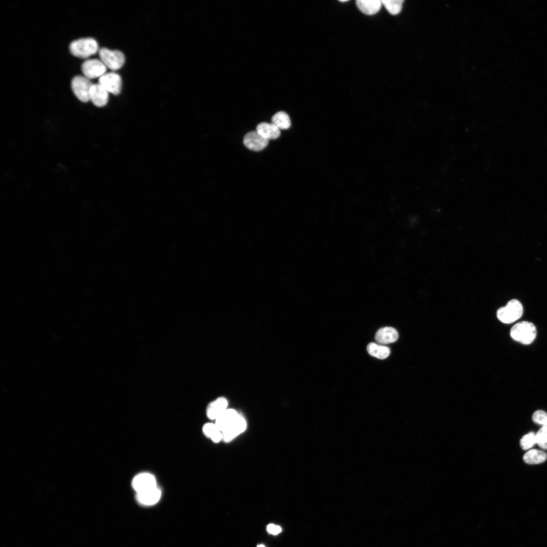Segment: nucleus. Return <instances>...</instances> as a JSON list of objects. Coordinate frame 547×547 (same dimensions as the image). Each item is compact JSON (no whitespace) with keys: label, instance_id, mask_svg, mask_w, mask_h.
<instances>
[{"label":"nucleus","instance_id":"393cba45","mask_svg":"<svg viewBox=\"0 0 547 547\" xmlns=\"http://www.w3.org/2000/svg\"><path fill=\"white\" fill-rule=\"evenodd\" d=\"M533 421L542 426H547V413L542 410H538L532 415Z\"/></svg>","mask_w":547,"mask_h":547},{"label":"nucleus","instance_id":"aec40b11","mask_svg":"<svg viewBox=\"0 0 547 547\" xmlns=\"http://www.w3.org/2000/svg\"><path fill=\"white\" fill-rule=\"evenodd\" d=\"M271 123L280 130L288 129L291 126V121L287 113L284 111L276 113L271 119Z\"/></svg>","mask_w":547,"mask_h":547},{"label":"nucleus","instance_id":"ddd939ff","mask_svg":"<svg viewBox=\"0 0 547 547\" xmlns=\"http://www.w3.org/2000/svg\"><path fill=\"white\" fill-rule=\"evenodd\" d=\"M399 338L397 331L394 328L385 327L380 328L376 332L375 339L382 344H386L396 341Z\"/></svg>","mask_w":547,"mask_h":547},{"label":"nucleus","instance_id":"f257e3e1","mask_svg":"<svg viewBox=\"0 0 547 547\" xmlns=\"http://www.w3.org/2000/svg\"><path fill=\"white\" fill-rule=\"evenodd\" d=\"M69 48L73 56L81 58H87L100 50L98 43L92 37L74 40L70 44Z\"/></svg>","mask_w":547,"mask_h":547},{"label":"nucleus","instance_id":"f8f14e48","mask_svg":"<svg viewBox=\"0 0 547 547\" xmlns=\"http://www.w3.org/2000/svg\"><path fill=\"white\" fill-rule=\"evenodd\" d=\"M246 427L244 418L240 415L237 419L222 434V439L228 442L240 433L244 432Z\"/></svg>","mask_w":547,"mask_h":547},{"label":"nucleus","instance_id":"1a4fd4ad","mask_svg":"<svg viewBox=\"0 0 547 547\" xmlns=\"http://www.w3.org/2000/svg\"><path fill=\"white\" fill-rule=\"evenodd\" d=\"M243 143L250 150L259 151L267 146L268 140L262 137L255 131L248 132L244 136Z\"/></svg>","mask_w":547,"mask_h":547},{"label":"nucleus","instance_id":"f3484780","mask_svg":"<svg viewBox=\"0 0 547 547\" xmlns=\"http://www.w3.org/2000/svg\"><path fill=\"white\" fill-rule=\"evenodd\" d=\"M227 401L224 398H219L211 403L207 409V415L211 419H216L226 409Z\"/></svg>","mask_w":547,"mask_h":547},{"label":"nucleus","instance_id":"b1692460","mask_svg":"<svg viewBox=\"0 0 547 547\" xmlns=\"http://www.w3.org/2000/svg\"><path fill=\"white\" fill-rule=\"evenodd\" d=\"M536 443L543 449L547 450V426H542L535 436Z\"/></svg>","mask_w":547,"mask_h":547},{"label":"nucleus","instance_id":"412c9836","mask_svg":"<svg viewBox=\"0 0 547 547\" xmlns=\"http://www.w3.org/2000/svg\"><path fill=\"white\" fill-rule=\"evenodd\" d=\"M203 431L207 437L214 442H218L222 439V434L215 424L209 423L205 424Z\"/></svg>","mask_w":547,"mask_h":547},{"label":"nucleus","instance_id":"a211bd4d","mask_svg":"<svg viewBox=\"0 0 547 547\" xmlns=\"http://www.w3.org/2000/svg\"><path fill=\"white\" fill-rule=\"evenodd\" d=\"M523 459L528 464H540L546 460L547 454L542 450L531 449L524 454Z\"/></svg>","mask_w":547,"mask_h":547},{"label":"nucleus","instance_id":"20e7f679","mask_svg":"<svg viewBox=\"0 0 547 547\" xmlns=\"http://www.w3.org/2000/svg\"><path fill=\"white\" fill-rule=\"evenodd\" d=\"M100 59L107 68L112 70H116L121 68L125 61L124 54L118 50H111L106 48L100 49L99 52Z\"/></svg>","mask_w":547,"mask_h":547},{"label":"nucleus","instance_id":"4be33fe9","mask_svg":"<svg viewBox=\"0 0 547 547\" xmlns=\"http://www.w3.org/2000/svg\"><path fill=\"white\" fill-rule=\"evenodd\" d=\"M382 5L391 15L399 14L402 8L403 0H382Z\"/></svg>","mask_w":547,"mask_h":547},{"label":"nucleus","instance_id":"0eeeda50","mask_svg":"<svg viewBox=\"0 0 547 547\" xmlns=\"http://www.w3.org/2000/svg\"><path fill=\"white\" fill-rule=\"evenodd\" d=\"M98 83L109 93L117 95L120 93L122 82L119 74L111 72L105 73L99 78Z\"/></svg>","mask_w":547,"mask_h":547},{"label":"nucleus","instance_id":"7ed1b4c3","mask_svg":"<svg viewBox=\"0 0 547 547\" xmlns=\"http://www.w3.org/2000/svg\"><path fill=\"white\" fill-rule=\"evenodd\" d=\"M523 313L521 303L517 299L510 300L504 306L499 308L496 312L498 320L505 324H511L519 319Z\"/></svg>","mask_w":547,"mask_h":547},{"label":"nucleus","instance_id":"6ab92c4d","mask_svg":"<svg viewBox=\"0 0 547 547\" xmlns=\"http://www.w3.org/2000/svg\"><path fill=\"white\" fill-rule=\"evenodd\" d=\"M367 350L369 355L379 359H385L390 354L389 347L374 342L368 344Z\"/></svg>","mask_w":547,"mask_h":547},{"label":"nucleus","instance_id":"9d476101","mask_svg":"<svg viewBox=\"0 0 547 547\" xmlns=\"http://www.w3.org/2000/svg\"><path fill=\"white\" fill-rule=\"evenodd\" d=\"M109 92L100 84H93L90 91V100L97 107L105 106L108 101Z\"/></svg>","mask_w":547,"mask_h":547},{"label":"nucleus","instance_id":"423d86ee","mask_svg":"<svg viewBox=\"0 0 547 547\" xmlns=\"http://www.w3.org/2000/svg\"><path fill=\"white\" fill-rule=\"evenodd\" d=\"M107 67L100 59H90L82 64L84 76L90 79L100 77L106 72Z\"/></svg>","mask_w":547,"mask_h":547},{"label":"nucleus","instance_id":"5701e85b","mask_svg":"<svg viewBox=\"0 0 547 547\" xmlns=\"http://www.w3.org/2000/svg\"><path fill=\"white\" fill-rule=\"evenodd\" d=\"M535 436L536 434L534 432H530L524 435L520 441L521 448L526 450L532 447L536 443Z\"/></svg>","mask_w":547,"mask_h":547},{"label":"nucleus","instance_id":"39448f33","mask_svg":"<svg viewBox=\"0 0 547 547\" xmlns=\"http://www.w3.org/2000/svg\"><path fill=\"white\" fill-rule=\"evenodd\" d=\"M92 85L89 79L82 75H76L71 81V87L74 95L83 102L90 100V91Z\"/></svg>","mask_w":547,"mask_h":547},{"label":"nucleus","instance_id":"4468645a","mask_svg":"<svg viewBox=\"0 0 547 547\" xmlns=\"http://www.w3.org/2000/svg\"><path fill=\"white\" fill-rule=\"evenodd\" d=\"M239 415L240 414L235 410L226 409L215 419V424L222 433L237 419Z\"/></svg>","mask_w":547,"mask_h":547},{"label":"nucleus","instance_id":"a878e982","mask_svg":"<svg viewBox=\"0 0 547 547\" xmlns=\"http://www.w3.org/2000/svg\"><path fill=\"white\" fill-rule=\"evenodd\" d=\"M267 531L270 534L277 535L281 532L282 529L279 526L269 524L267 526Z\"/></svg>","mask_w":547,"mask_h":547},{"label":"nucleus","instance_id":"2eb2a0df","mask_svg":"<svg viewBox=\"0 0 547 547\" xmlns=\"http://www.w3.org/2000/svg\"><path fill=\"white\" fill-rule=\"evenodd\" d=\"M256 131L267 140L276 139L280 136V130L272 123L263 122L256 127Z\"/></svg>","mask_w":547,"mask_h":547},{"label":"nucleus","instance_id":"f03ea898","mask_svg":"<svg viewBox=\"0 0 547 547\" xmlns=\"http://www.w3.org/2000/svg\"><path fill=\"white\" fill-rule=\"evenodd\" d=\"M536 333L534 325L527 321L517 323L510 331L511 336L514 340L524 344H531L535 339Z\"/></svg>","mask_w":547,"mask_h":547},{"label":"nucleus","instance_id":"dca6fc26","mask_svg":"<svg viewBox=\"0 0 547 547\" xmlns=\"http://www.w3.org/2000/svg\"><path fill=\"white\" fill-rule=\"evenodd\" d=\"M356 5L364 14L372 15L380 10L382 4L380 0H357Z\"/></svg>","mask_w":547,"mask_h":547},{"label":"nucleus","instance_id":"bb28decb","mask_svg":"<svg viewBox=\"0 0 547 547\" xmlns=\"http://www.w3.org/2000/svg\"><path fill=\"white\" fill-rule=\"evenodd\" d=\"M257 547H265V546L263 544H260L258 545Z\"/></svg>","mask_w":547,"mask_h":547},{"label":"nucleus","instance_id":"6e6552de","mask_svg":"<svg viewBox=\"0 0 547 547\" xmlns=\"http://www.w3.org/2000/svg\"><path fill=\"white\" fill-rule=\"evenodd\" d=\"M132 486L136 493L141 492L157 487L154 476L148 473L137 475L133 479Z\"/></svg>","mask_w":547,"mask_h":547},{"label":"nucleus","instance_id":"cd10ccee","mask_svg":"<svg viewBox=\"0 0 547 547\" xmlns=\"http://www.w3.org/2000/svg\"><path fill=\"white\" fill-rule=\"evenodd\" d=\"M347 1H348L347 0H346V1H345V0H343V1H342V0H341V1H339V2H347Z\"/></svg>","mask_w":547,"mask_h":547},{"label":"nucleus","instance_id":"9b49d317","mask_svg":"<svg viewBox=\"0 0 547 547\" xmlns=\"http://www.w3.org/2000/svg\"><path fill=\"white\" fill-rule=\"evenodd\" d=\"M162 492L158 487H154L141 492L136 493V499L139 503L144 505H151L159 501Z\"/></svg>","mask_w":547,"mask_h":547}]
</instances>
